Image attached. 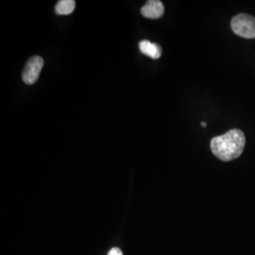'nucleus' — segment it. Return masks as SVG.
Listing matches in <instances>:
<instances>
[{
	"label": "nucleus",
	"mask_w": 255,
	"mask_h": 255,
	"mask_svg": "<svg viewBox=\"0 0 255 255\" xmlns=\"http://www.w3.org/2000/svg\"><path fill=\"white\" fill-rule=\"evenodd\" d=\"M246 137L242 130L234 128L211 140V150L219 160L229 162L238 158L244 151Z\"/></svg>",
	"instance_id": "f257e3e1"
},
{
	"label": "nucleus",
	"mask_w": 255,
	"mask_h": 255,
	"mask_svg": "<svg viewBox=\"0 0 255 255\" xmlns=\"http://www.w3.org/2000/svg\"><path fill=\"white\" fill-rule=\"evenodd\" d=\"M231 27L237 36L255 39V18L247 13H239L231 21Z\"/></svg>",
	"instance_id": "f03ea898"
},
{
	"label": "nucleus",
	"mask_w": 255,
	"mask_h": 255,
	"mask_svg": "<svg viewBox=\"0 0 255 255\" xmlns=\"http://www.w3.org/2000/svg\"><path fill=\"white\" fill-rule=\"evenodd\" d=\"M44 66V60L40 56H34L27 61L22 74L24 82L27 85L34 84L39 79L40 73Z\"/></svg>",
	"instance_id": "7ed1b4c3"
},
{
	"label": "nucleus",
	"mask_w": 255,
	"mask_h": 255,
	"mask_svg": "<svg viewBox=\"0 0 255 255\" xmlns=\"http://www.w3.org/2000/svg\"><path fill=\"white\" fill-rule=\"evenodd\" d=\"M141 13L146 18H160L164 15V4L159 0H149L142 7Z\"/></svg>",
	"instance_id": "20e7f679"
},
{
	"label": "nucleus",
	"mask_w": 255,
	"mask_h": 255,
	"mask_svg": "<svg viewBox=\"0 0 255 255\" xmlns=\"http://www.w3.org/2000/svg\"><path fill=\"white\" fill-rule=\"evenodd\" d=\"M139 49L143 54L154 60L159 59L162 55V47L158 44L151 43L147 40H143L139 43Z\"/></svg>",
	"instance_id": "39448f33"
},
{
	"label": "nucleus",
	"mask_w": 255,
	"mask_h": 255,
	"mask_svg": "<svg viewBox=\"0 0 255 255\" xmlns=\"http://www.w3.org/2000/svg\"><path fill=\"white\" fill-rule=\"evenodd\" d=\"M76 7L74 0H61L55 6V11L59 15H68L73 12Z\"/></svg>",
	"instance_id": "423d86ee"
},
{
	"label": "nucleus",
	"mask_w": 255,
	"mask_h": 255,
	"mask_svg": "<svg viewBox=\"0 0 255 255\" xmlns=\"http://www.w3.org/2000/svg\"><path fill=\"white\" fill-rule=\"evenodd\" d=\"M108 255H123L122 252L119 250V248H114L109 252Z\"/></svg>",
	"instance_id": "0eeeda50"
},
{
	"label": "nucleus",
	"mask_w": 255,
	"mask_h": 255,
	"mask_svg": "<svg viewBox=\"0 0 255 255\" xmlns=\"http://www.w3.org/2000/svg\"><path fill=\"white\" fill-rule=\"evenodd\" d=\"M201 127H202V128L206 127V123H205V122H202V123H201Z\"/></svg>",
	"instance_id": "6e6552de"
}]
</instances>
